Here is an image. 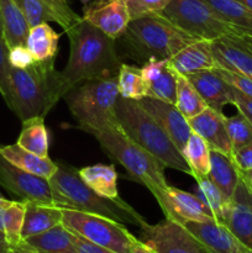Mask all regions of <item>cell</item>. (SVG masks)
<instances>
[{"label":"cell","mask_w":252,"mask_h":253,"mask_svg":"<svg viewBox=\"0 0 252 253\" xmlns=\"http://www.w3.org/2000/svg\"><path fill=\"white\" fill-rule=\"evenodd\" d=\"M90 1H91V0H81V2L83 5H86V4H88V2H90Z\"/></svg>","instance_id":"db71d44e"},{"label":"cell","mask_w":252,"mask_h":253,"mask_svg":"<svg viewBox=\"0 0 252 253\" xmlns=\"http://www.w3.org/2000/svg\"><path fill=\"white\" fill-rule=\"evenodd\" d=\"M36 253H79L72 234L63 224L24 240Z\"/></svg>","instance_id":"83f0119b"},{"label":"cell","mask_w":252,"mask_h":253,"mask_svg":"<svg viewBox=\"0 0 252 253\" xmlns=\"http://www.w3.org/2000/svg\"><path fill=\"white\" fill-rule=\"evenodd\" d=\"M16 143L40 157H49V135L44 125V118L35 116L22 121V128Z\"/></svg>","instance_id":"4dcf8cb0"},{"label":"cell","mask_w":252,"mask_h":253,"mask_svg":"<svg viewBox=\"0 0 252 253\" xmlns=\"http://www.w3.org/2000/svg\"><path fill=\"white\" fill-rule=\"evenodd\" d=\"M78 173L82 180L90 189H93L96 194L100 195L104 199H108L110 202L115 203L116 205L127 210L131 214L140 216V214L120 197L118 188L119 174L114 165L98 163V165L86 166V167H83L82 169H78Z\"/></svg>","instance_id":"ffe728a7"},{"label":"cell","mask_w":252,"mask_h":253,"mask_svg":"<svg viewBox=\"0 0 252 253\" xmlns=\"http://www.w3.org/2000/svg\"><path fill=\"white\" fill-rule=\"evenodd\" d=\"M26 202L25 200H7L4 205V235L10 245H17L21 241Z\"/></svg>","instance_id":"d590c367"},{"label":"cell","mask_w":252,"mask_h":253,"mask_svg":"<svg viewBox=\"0 0 252 253\" xmlns=\"http://www.w3.org/2000/svg\"><path fill=\"white\" fill-rule=\"evenodd\" d=\"M185 227L211 253H252V250L242 244L230 230L216 220L205 222L188 221Z\"/></svg>","instance_id":"e0dca14e"},{"label":"cell","mask_w":252,"mask_h":253,"mask_svg":"<svg viewBox=\"0 0 252 253\" xmlns=\"http://www.w3.org/2000/svg\"><path fill=\"white\" fill-rule=\"evenodd\" d=\"M59 39L61 34H57L49 24H40L30 27L25 46L36 62L48 61L56 58Z\"/></svg>","instance_id":"f546056e"},{"label":"cell","mask_w":252,"mask_h":253,"mask_svg":"<svg viewBox=\"0 0 252 253\" xmlns=\"http://www.w3.org/2000/svg\"><path fill=\"white\" fill-rule=\"evenodd\" d=\"M131 20L147 15L161 14L172 0H125Z\"/></svg>","instance_id":"74e56055"},{"label":"cell","mask_w":252,"mask_h":253,"mask_svg":"<svg viewBox=\"0 0 252 253\" xmlns=\"http://www.w3.org/2000/svg\"><path fill=\"white\" fill-rule=\"evenodd\" d=\"M232 160L240 170L252 169V143L232 153Z\"/></svg>","instance_id":"ee69618b"},{"label":"cell","mask_w":252,"mask_h":253,"mask_svg":"<svg viewBox=\"0 0 252 253\" xmlns=\"http://www.w3.org/2000/svg\"><path fill=\"white\" fill-rule=\"evenodd\" d=\"M71 234H72V240H73L74 245H76L77 250H78L79 253H115L111 251V250L98 246V245L83 239V237L74 234V232L71 231Z\"/></svg>","instance_id":"7bdbcfd3"},{"label":"cell","mask_w":252,"mask_h":253,"mask_svg":"<svg viewBox=\"0 0 252 253\" xmlns=\"http://www.w3.org/2000/svg\"><path fill=\"white\" fill-rule=\"evenodd\" d=\"M141 241L157 253H211L183 224L166 217L156 225L140 226Z\"/></svg>","instance_id":"30bf717a"},{"label":"cell","mask_w":252,"mask_h":253,"mask_svg":"<svg viewBox=\"0 0 252 253\" xmlns=\"http://www.w3.org/2000/svg\"><path fill=\"white\" fill-rule=\"evenodd\" d=\"M0 185L25 202L53 204L48 179L25 172L0 155Z\"/></svg>","instance_id":"8fae6325"},{"label":"cell","mask_w":252,"mask_h":253,"mask_svg":"<svg viewBox=\"0 0 252 253\" xmlns=\"http://www.w3.org/2000/svg\"><path fill=\"white\" fill-rule=\"evenodd\" d=\"M175 108L187 120H190L208 108L207 103L185 76L178 74Z\"/></svg>","instance_id":"836d02e7"},{"label":"cell","mask_w":252,"mask_h":253,"mask_svg":"<svg viewBox=\"0 0 252 253\" xmlns=\"http://www.w3.org/2000/svg\"><path fill=\"white\" fill-rule=\"evenodd\" d=\"M124 40L133 54L140 58L156 57L168 59L198 39L190 36L161 14L131 20Z\"/></svg>","instance_id":"52a82bcc"},{"label":"cell","mask_w":252,"mask_h":253,"mask_svg":"<svg viewBox=\"0 0 252 253\" xmlns=\"http://www.w3.org/2000/svg\"><path fill=\"white\" fill-rule=\"evenodd\" d=\"M141 69L147 85V96L175 104L178 74L170 68L168 59L150 57Z\"/></svg>","instance_id":"d6986e66"},{"label":"cell","mask_w":252,"mask_h":253,"mask_svg":"<svg viewBox=\"0 0 252 253\" xmlns=\"http://www.w3.org/2000/svg\"><path fill=\"white\" fill-rule=\"evenodd\" d=\"M7 202V200H6ZM5 202V203H6ZM5 203L0 204V231L4 232V224H2V215H4V205Z\"/></svg>","instance_id":"c3c4849f"},{"label":"cell","mask_w":252,"mask_h":253,"mask_svg":"<svg viewBox=\"0 0 252 253\" xmlns=\"http://www.w3.org/2000/svg\"><path fill=\"white\" fill-rule=\"evenodd\" d=\"M0 155L25 172L46 178V179H49L58 168L57 163H54L49 157H40V156L20 147L17 143L5 146L0 145Z\"/></svg>","instance_id":"d4e9b609"},{"label":"cell","mask_w":252,"mask_h":253,"mask_svg":"<svg viewBox=\"0 0 252 253\" xmlns=\"http://www.w3.org/2000/svg\"><path fill=\"white\" fill-rule=\"evenodd\" d=\"M9 48L5 44L4 39L0 36V94L4 98L5 101H7L9 98Z\"/></svg>","instance_id":"ab89813d"},{"label":"cell","mask_w":252,"mask_h":253,"mask_svg":"<svg viewBox=\"0 0 252 253\" xmlns=\"http://www.w3.org/2000/svg\"><path fill=\"white\" fill-rule=\"evenodd\" d=\"M160 208L167 219L180 224L188 221L205 222L215 220L214 215L194 194L172 185L166 188L165 198Z\"/></svg>","instance_id":"2e32d148"},{"label":"cell","mask_w":252,"mask_h":253,"mask_svg":"<svg viewBox=\"0 0 252 253\" xmlns=\"http://www.w3.org/2000/svg\"><path fill=\"white\" fill-rule=\"evenodd\" d=\"M161 15L198 40L211 42L237 32L225 24L204 0H172Z\"/></svg>","instance_id":"9c48e42d"},{"label":"cell","mask_w":252,"mask_h":253,"mask_svg":"<svg viewBox=\"0 0 252 253\" xmlns=\"http://www.w3.org/2000/svg\"><path fill=\"white\" fill-rule=\"evenodd\" d=\"M2 39L7 48L26 43L30 25L14 0H0Z\"/></svg>","instance_id":"484cf974"},{"label":"cell","mask_w":252,"mask_h":253,"mask_svg":"<svg viewBox=\"0 0 252 253\" xmlns=\"http://www.w3.org/2000/svg\"><path fill=\"white\" fill-rule=\"evenodd\" d=\"M82 17L115 41L125 34L131 21L125 0H91L84 5Z\"/></svg>","instance_id":"4fadbf2b"},{"label":"cell","mask_w":252,"mask_h":253,"mask_svg":"<svg viewBox=\"0 0 252 253\" xmlns=\"http://www.w3.org/2000/svg\"><path fill=\"white\" fill-rule=\"evenodd\" d=\"M212 56L219 68L252 78V37L240 32L211 41Z\"/></svg>","instance_id":"7c38bea8"},{"label":"cell","mask_w":252,"mask_h":253,"mask_svg":"<svg viewBox=\"0 0 252 253\" xmlns=\"http://www.w3.org/2000/svg\"><path fill=\"white\" fill-rule=\"evenodd\" d=\"M90 135L95 137L109 157L125 168L131 179L147 188L158 205L162 204L165 190L169 184L165 175L166 166L160 160L131 140L119 123L103 130L94 131Z\"/></svg>","instance_id":"3957f363"},{"label":"cell","mask_w":252,"mask_h":253,"mask_svg":"<svg viewBox=\"0 0 252 253\" xmlns=\"http://www.w3.org/2000/svg\"><path fill=\"white\" fill-rule=\"evenodd\" d=\"M208 177L227 199H231L240 182L239 168L235 165L232 156L216 150L210 151V170Z\"/></svg>","instance_id":"4316f807"},{"label":"cell","mask_w":252,"mask_h":253,"mask_svg":"<svg viewBox=\"0 0 252 253\" xmlns=\"http://www.w3.org/2000/svg\"><path fill=\"white\" fill-rule=\"evenodd\" d=\"M115 115L124 132L160 160L166 168H172L193 177L183 153L140 101L119 96Z\"/></svg>","instance_id":"277c9868"},{"label":"cell","mask_w":252,"mask_h":253,"mask_svg":"<svg viewBox=\"0 0 252 253\" xmlns=\"http://www.w3.org/2000/svg\"><path fill=\"white\" fill-rule=\"evenodd\" d=\"M119 96L118 79H89L64 94L63 99L77 127L85 132L103 130L118 123L115 106Z\"/></svg>","instance_id":"8992f818"},{"label":"cell","mask_w":252,"mask_h":253,"mask_svg":"<svg viewBox=\"0 0 252 253\" xmlns=\"http://www.w3.org/2000/svg\"><path fill=\"white\" fill-rule=\"evenodd\" d=\"M220 222L236 239L252 250V194L241 180L225 207Z\"/></svg>","instance_id":"9a60e30c"},{"label":"cell","mask_w":252,"mask_h":253,"mask_svg":"<svg viewBox=\"0 0 252 253\" xmlns=\"http://www.w3.org/2000/svg\"><path fill=\"white\" fill-rule=\"evenodd\" d=\"M138 101L157 120V123L162 126L170 140L182 152L188 138L193 132L189 121L180 114L174 104H169L167 101L158 100L150 96H146Z\"/></svg>","instance_id":"ac0fdd59"},{"label":"cell","mask_w":252,"mask_h":253,"mask_svg":"<svg viewBox=\"0 0 252 253\" xmlns=\"http://www.w3.org/2000/svg\"><path fill=\"white\" fill-rule=\"evenodd\" d=\"M62 224L69 231L115 253H130L137 241L123 222L116 220L72 209H62Z\"/></svg>","instance_id":"ba28073f"},{"label":"cell","mask_w":252,"mask_h":253,"mask_svg":"<svg viewBox=\"0 0 252 253\" xmlns=\"http://www.w3.org/2000/svg\"><path fill=\"white\" fill-rule=\"evenodd\" d=\"M210 146L198 133L192 132L182 153L193 172V178L205 177L210 170Z\"/></svg>","instance_id":"1f68e13d"},{"label":"cell","mask_w":252,"mask_h":253,"mask_svg":"<svg viewBox=\"0 0 252 253\" xmlns=\"http://www.w3.org/2000/svg\"><path fill=\"white\" fill-rule=\"evenodd\" d=\"M0 241H6V239H5L4 232H1V231H0Z\"/></svg>","instance_id":"f907efd6"},{"label":"cell","mask_w":252,"mask_h":253,"mask_svg":"<svg viewBox=\"0 0 252 253\" xmlns=\"http://www.w3.org/2000/svg\"><path fill=\"white\" fill-rule=\"evenodd\" d=\"M12 246L7 241H0V253H11Z\"/></svg>","instance_id":"7dc6e473"},{"label":"cell","mask_w":252,"mask_h":253,"mask_svg":"<svg viewBox=\"0 0 252 253\" xmlns=\"http://www.w3.org/2000/svg\"><path fill=\"white\" fill-rule=\"evenodd\" d=\"M7 59H9L10 67H14V68H27L36 62L25 44L9 48Z\"/></svg>","instance_id":"60d3db41"},{"label":"cell","mask_w":252,"mask_h":253,"mask_svg":"<svg viewBox=\"0 0 252 253\" xmlns=\"http://www.w3.org/2000/svg\"><path fill=\"white\" fill-rule=\"evenodd\" d=\"M170 68L177 74L188 76L198 71L212 69L216 67L212 56L211 42L197 40L168 58Z\"/></svg>","instance_id":"603a6c76"},{"label":"cell","mask_w":252,"mask_h":253,"mask_svg":"<svg viewBox=\"0 0 252 253\" xmlns=\"http://www.w3.org/2000/svg\"><path fill=\"white\" fill-rule=\"evenodd\" d=\"M237 1H240L241 4H244L247 9L251 10L252 11V0H237Z\"/></svg>","instance_id":"681fc988"},{"label":"cell","mask_w":252,"mask_h":253,"mask_svg":"<svg viewBox=\"0 0 252 253\" xmlns=\"http://www.w3.org/2000/svg\"><path fill=\"white\" fill-rule=\"evenodd\" d=\"M6 200H7V199H5V198L2 197L1 193H0V204H2V203H5V202H6Z\"/></svg>","instance_id":"816d5d0a"},{"label":"cell","mask_w":252,"mask_h":253,"mask_svg":"<svg viewBox=\"0 0 252 253\" xmlns=\"http://www.w3.org/2000/svg\"><path fill=\"white\" fill-rule=\"evenodd\" d=\"M66 34L69 40V58L63 71L58 72L64 94L89 79L118 77L121 62L116 53L115 40L84 19Z\"/></svg>","instance_id":"6da1fadb"},{"label":"cell","mask_w":252,"mask_h":253,"mask_svg":"<svg viewBox=\"0 0 252 253\" xmlns=\"http://www.w3.org/2000/svg\"><path fill=\"white\" fill-rule=\"evenodd\" d=\"M225 118L226 116L222 111L214 110L208 106L205 110L188 121L193 132L204 138L211 150L232 156V147L225 126Z\"/></svg>","instance_id":"44dd1931"},{"label":"cell","mask_w":252,"mask_h":253,"mask_svg":"<svg viewBox=\"0 0 252 253\" xmlns=\"http://www.w3.org/2000/svg\"><path fill=\"white\" fill-rule=\"evenodd\" d=\"M185 77L209 108L222 111L225 105L231 104L232 86L216 73L215 68L198 71Z\"/></svg>","instance_id":"7402d4cb"},{"label":"cell","mask_w":252,"mask_h":253,"mask_svg":"<svg viewBox=\"0 0 252 253\" xmlns=\"http://www.w3.org/2000/svg\"><path fill=\"white\" fill-rule=\"evenodd\" d=\"M0 36L2 37V25H1V15H0Z\"/></svg>","instance_id":"f5cc1de1"},{"label":"cell","mask_w":252,"mask_h":253,"mask_svg":"<svg viewBox=\"0 0 252 253\" xmlns=\"http://www.w3.org/2000/svg\"><path fill=\"white\" fill-rule=\"evenodd\" d=\"M212 11L240 34L252 37V11L237 0H204Z\"/></svg>","instance_id":"f1b7e54d"},{"label":"cell","mask_w":252,"mask_h":253,"mask_svg":"<svg viewBox=\"0 0 252 253\" xmlns=\"http://www.w3.org/2000/svg\"><path fill=\"white\" fill-rule=\"evenodd\" d=\"M63 96L54 59L35 62L27 68L10 67L6 104L21 121L44 118Z\"/></svg>","instance_id":"7a4b0ae2"},{"label":"cell","mask_w":252,"mask_h":253,"mask_svg":"<svg viewBox=\"0 0 252 253\" xmlns=\"http://www.w3.org/2000/svg\"><path fill=\"white\" fill-rule=\"evenodd\" d=\"M116 79L121 98L141 100L147 96V85L140 67L121 63Z\"/></svg>","instance_id":"d6a6232c"},{"label":"cell","mask_w":252,"mask_h":253,"mask_svg":"<svg viewBox=\"0 0 252 253\" xmlns=\"http://www.w3.org/2000/svg\"><path fill=\"white\" fill-rule=\"evenodd\" d=\"M194 195L207 207V209L214 215L215 220L220 222L225 207L230 199H227L221 190L209 179L208 175L195 179Z\"/></svg>","instance_id":"e575fe53"},{"label":"cell","mask_w":252,"mask_h":253,"mask_svg":"<svg viewBox=\"0 0 252 253\" xmlns=\"http://www.w3.org/2000/svg\"><path fill=\"white\" fill-rule=\"evenodd\" d=\"M215 71H216V73L219 74L225 82H227L230 85L236 88L237 90L244 93L245 95L252 98V78L245 77L242 76V74L235 73V72L227 71V69L219 68V67H215Z\"/></svg>","instance_id":"f35d334b"},{"label":"cell","mask_w":252,"mask_h":253,"mask_svg":"<svg viewBox=\"0 0 252 253\" xmlns=\"http://www.w3.org/2000/svg\"><path fill=\"white\" fill-rule=\"evenodd\" d=\"M240 180L244 183L245 187L247 188L250 193L252 194V169H246V170H240Z\"/></svg>","instance_id":"f6af8a7d"},{"label":"cell","mask_w":252,"mask_h":253,"mask_svg":"<svg viewBox=\"0 0 252 253\" xmlns=\"http://www.w3.org/2000/svg\"><path fill=\"white\" fill-rule=\"evenodd\" d=\"M26 17L30 27L56 22L64 32L71 30L83 17L71 7L67 0H14Z\"/></svg>","instance_id":"5bb4252c"},{"label":"cell","mask_w":252,"mask_h":253,"mask_svg":"<svg viewBox=\"0 0 252 253\" xmlns=\"http://www.w3.org/2000/svg\"><path fill=\"white\" fill-rule=\"evenodd\" d=\"M130 253H157L151 246L146 245L145 242H142L141 240L137 239V241L135 242V245L132 246Z\"/></svg>","instance_id":"bcb514c9"},{"label":"cell","mask_w":252,"mask_h":253,"mask_svg":"<svg viewBox=\"0 0 252 253\" xmlns=\"http://www.w3.org/2000/svg\"><path fill=\"white\" fill-rule=\"evenodd\" d=\"M62 209L53 204H43L37 202H26L24 226L21 239L42 234L56 225L62 224Z\"/></svg>","instance_id":"cb8c5ba5"},{"label":"cell","mask_w":252,"mask_h":253,"mask_svg":"<svg viewBox=\"0 0 252 253\" xmlns=\"http://www.w3.org/2000/svg\"><path fill=\"white\" fill-rule=\"evenodd\" d=\"M56 173L48 179L53 194L54 205L62 209L78 210L101 215L119 222H127L142 226L146 220L123 209L115 203L104 199L88 187L79 177L76 168L64 163H57Z\"/></svg>","instance_id":"5b68a950"},{"label":"cell","mask_w":252,"mask_h":253,"mask_svg":"<svg viewBox=\"0 0 252 253\" xmlns=\"http://www.w3.org/2000/svg\"><path fill=\"white\" fill-rule=\"evenodd\" d=\"M231 104L236 106L239 113L242 114L252 124V98L245 95L244 93L232 86Z\"/></svg>","instance_id":"b9f144b4"},{"label":"cell","mask_w":252,"mask_h":253,"mask_svg":"<svg viewBox=\"0 0 252 253\" xmlns=\"http://www.w3.org/2000/svg\"><path fill=\"white\" fill-rule=\"evenodd\" d=\"M227 135L231 142L232 153L252 143V124L242 114L225 118Z\"/></svg>","instance_id":"8d00e7d4"}]
</instances>
